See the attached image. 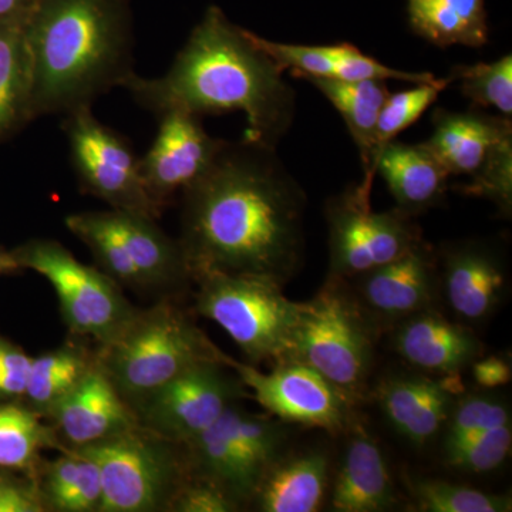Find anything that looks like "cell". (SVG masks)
<instances>
[{
	"label": "cell",
	"mask_w": 512,
	"mask_h": 512,
	"mask_svg": "<svg viewBox=\"0 0 512 512\" xmlns=\"http://www.w3.org/2000/svg\"><path fill=\"white\" fill-rule=\"evenodd\" d=\"M181 204L178 241L191 275L218 271L285 285L301 268L305 192L276 148L225 141Z\"/></svg>",
	"instance_id": "6da1fadb"
},
{
	"label": "cell",
	"mask_w": 512,
	"mask_h": 512,
	"mask_svg": "<svg viewBox=\"0 0 512 512\" xmlns=\"http://www.w3.org/2000/svg\"><path fill=\"white\" fill-rule=\"evenodd\" d=\"M282 74L249 30L210 6L164 76L144 79L134 73L123 87L156 116L174 109L200 117L241 111L247 117L244 138L276 148L291 130L296 110L295 92Z\"/></svg>",
	"instance_id": "7a4b0ae2"
},
{
	"label": "cell",
	"mask_w": 512,
	"mask_h": 512,
	"mask_svg": "<svg viewBox=\"0 0 512 512\" xmlns=\"http://www.w3.org/2000/svg\"><path fill=\"white\" fill-rule=\"evenodd\" d=\"M25 40L33 120L93 106L136 73L130 0H39Z\"/></svg>",
	"instance_id": "3957f363"
},
{
	"label": "cell",
	"mask_w": 512,
	"mask_h": 512,
	"mask_svg": "<svg viewBox=\"0 0 512 512\" xmlns=\"http://www.w3.org/2000/svg\"><path fill=\"white\" fill-rule=\"evenodd\" d=\"M97 366L134 413L154 393L192 367L227 353L174 301L138 309L123 329L94 350Z\"/></svg>",
	"instance_id": "277c9868"
},
{
	"label": "cell",
	"mask_w": 512,
	"mask_h": 512,
	"mask_svg": "<svg viewBox=\"0 0 512 512\" xmlns=\"http://www.w3.org/2000/svg\"><path fill=\"white\" fill-rule=\"evenodd\" d=\"M195 312L217 323L237 343L249 365L291 359L302 302L286 298L284 285L255 275L198 271Z\"/></svg>",
	"instance_id": "5b68a950"
},
{
	"label": "cell",
	"mask_w": 512,
	"mask_h": 512,
	"mask_svg": "<svg viewBox=\"0 0 512 512\" xmlns=\"http://www.w3.org/2000/svg\"><path fill=\"white\" fill-rule=\"evenodd\" d=\"M379 332L349 282L326 278L319 292L302 302L289 360L312 367L360 402L375 365Z\"/></svg>",
	"instance_id": "8992f818"
},
{
	"label": "cell",
	"mask_w": 512,
	"mask_h": 512,
	"mask_svg": "<svg viewBox=\"0 0 512 512\" xmlns=\"http://www.w3.org/2000/svg\"><path fill=\"white\" fill-rule=\"evenodd\" d=\"M79 450L100 468V512H170L190 478L184 444L140 424Z\"/></svg>",
	"instance_id": "52a82bcc"
},
{
	"label": "cell",
	"mask_w": 512,
	"mask_h": 512,
	"mask_svg": "<svg viewBox=\"0 0 512 512\" xmlns=\"http://www.w3.org/2000/svg\"><path fill=\"white\" fill-rule=\"evenodd\" d=\"M285 426L271 414L251 413L234 404L211 427L183 443L190 477L220 488L244 510L266 471L288 450Z\"/></svg>",
	"instance_id": "ba28073f"
},
{
	"label": "cell",
	"mask_w": 512,
	"mask_h": 512,
	"mask_svg": "<svg viewBox=\"0 0 512 512\" xmlns=\"http://www.w3.org/2000/svg\"><path fill=\"white\" fill-rule=\"evenodd\" d=\"M10 252L22 271H35L52 284L72 338L93 339L103 345L137 311L116 281L97 266L77 261L55 239H32Z\"/></svg>",
	"instance_id": "9c48e42d"
},
{
	"label": "cell",
	"mask_w": 512,
	"mask_h": 512,
	"mask_svg": "<svg viewBox=\"0 0 512 512\" xmlns=\"http://www.w3.org/2000/svg\"><path fill=\"white\" fill-rule=\"evenodd\" d=\"M373 180L363 177L326 202L328 278L350 281L400 258L423 241L413 215L397 207L373 210Z\"/></svg>",
	"instance_id": "30bf717a"
},
{
	"label": "cell",
	"mask_w": 512,
	"mask_h": 512,
	"mask_svg": "<svg viewBox=\"0 0 512 512\" xmlns=\"http://www.w3.org/2000/svg\"><path fill=\"white\" fill-rule=\"evenodd\" d=\"M70 161L84 194L107 202L111 210L137 212L158 220L161 212L148 198L140 158L130 141L96 119L92 106L64 114Z\"/></svg>",
	"instance_id": "8fae6325"
},
{
	"label": "cell",
	"mask_w": 512,
	"mask_h": 512,
	"mask_svg": "<svg viewBox=\"0 0 512 512\" xmlns=\"http://www.w3.org/2000/svg\"><path fill=\"white\" fill-rule=\"evenodd\" d=\"M225 362L265 412L286 424L339 434L356 419L359 402L308 365L286 360L264 373L228 355Z\"/></svg>",
	"instance_id": "7c38bea8"
},
{
	"label": "cell",
	"mask_w": 512,
	"mask_h": 512,
	"mask_svg": "<svg viewBox=\"0 0 512 512\" xmlns=\"http://www.w3.org/2000/svg\"><path fill=\"white\" fill-rule=\"evenodd\" d=\"M247 397V387L225 359L212 360L165 384L143 403L136 416L140 426L165 439L185 443Z\"/></svg>",
	"instance_id": "4fadbf2b"
},
{
	"label": "cell",
	"mask_w": 512,
	"mask_h": 512,
	"mask_svg": "<svg viewBox=\"0 0 512 512\" xmlns=\"http://www.w3.org/2000/svg\"><path fill=\"white\" fill-rule=\"evenodd\" d=\"M157 136L140 173L148 198L163 214L175 198L197 183L214 163L225 140L211 137L200 116L184 110H168L157 116Z\"/></svg>",
	"instance_id": "5bb4252c"
},
{
	"label": "cell",
	"mask_w": 512,
	"mask_h": 512,
	"mask_svg": "<svg viewBox=\"0 0 512 512\" xmlns=\"http://www.w3.org/2000/svg\"><path fill=\"white\" fill-rule=\"evenodd\" d=\"M357 301L377 329L437 308L440 302L437 254L421 241L389 264L350 279Z\"/></svg>",
	"instance_id": "9a60e30c"
},
{
	"label": "cell",
	"mask_w": 512,
	"mask_h": 512,
	"mask_svg": "<svg viewBox=\"0 0 512 512\" xmlns=\"http://www.w3.org/2000/svg\"><path fill=\"white\" fill-rule=\"evenodd\" d=\"M440 301L453 318L474 328L487 322L507 296V266L483 242H458L437 252Z\"/></svg>",
	"instance_id": "2e32d148"
},
{
	"label": "cell",
	"mask_w": 512,
	"mask_h": 512,
	"mask_svg": "<svg viewBox=\"0 0 512 512\" xmlns=\"http://www.w3.org/2000/svg\"><path fill=\"white\" fill-rule=\"evenodd\" d=\"M461 376L397 373L377 384L375 396L392 429L414 447L429 444L446 426L460 393Z\"/></svg>",
	"instance_id": "e0dca14e"
},
{
	"label": "cell",
	"mask_w": 512,
	"mask_h": 512,
	"mask_svg": "<svg viewBox=\"0 0 512 512\" xmlns=\"http://www.w3.org/2000/svg\"><path fill=\"white\" fill-rule=\"evenodd\" d=\"M393 348L407 365L426 375L461 376L484 355L474 328L426 309L393 326Z\"/></svg>",
	"instance_id": "ac0fdd59"
},
{
	"label": "cell",
	"mask_w": 512,
	"mask_h": 512,
	"mask_svg": "<svg viewBox=\"0 0 512 512\" xmlns=\"http://www.w3.org/2000/svg\"><path fill=\"white\" fill-rule=\"evenodd\" d=\"M63 450L93 446L138 426L136 413L94 365L82 382L46 414Z\"/></svg>",
	"instance_id": "d6986e66"
},
{
	"label": "cell",
	"mask_w": 512,
	"mask_h": 512,
	"mask_svg": "<svg viewBox=\"0 0 512 512\" xmlns=\"http://www.w3.org/2000/svg\"><path fill=\"white\" fill-rule=\"evenodd\" d=\"M335 478L330 483V510L382 512L399 504L389 464L382 448L355 419Z\"/></svg>",
	"instance_id": "ffe728a7"
},
{
	"label": "cell",
	"mask_w": 512,
	"mask_h": 512,
	"mask_svg": "<svg viewBox=\"0 0 512 512\" xmlns=\"http://www.w3.org/2000/svg\"><path fill=\"white\" fill-rule=\"evenodd\" d=\"M252 42L271 57L282 70H289L296 77L311 76L320 79L357 82V80H399L420 84L436 80L431 73L403 72L367 56L359 47L350 43L340 45H292L266 40L249 32Z\"/></svg>",
	"instance_id": "44dd1931"
},
{
	"label": "cell",
	"mask_w": 512,
	"mask_h": 512,
	"mask_svg": "<svg viewBox=\"0 0 512 512\" xmlns=\"http://www.w3.org/2000/svg\"><path fill=\"white\" fill-rule=\"evenodd\" d=\"M110 215L146 291L175 298V293L192 282L190 264L180 241L168 237L156 218L120 210H110Z\"/></svg>",
	"instance_id": "7402d4cb"
},
{
	"label": "cell",
	"mask_w": 512,
	"mask_h": 512,
	"mask_svg": "<svg viewBox=\"0 0 512 512\" xmlns=\"http://www.w3.org/2000/svg\"><path fill=\"white\" fill-rule=\"evenodd\" d=\"M433 124V134L424 143L448 175L456 177L473 178L483 170L494 151L512 138L511 119L481 111L454 113L437 109Z\"/></svg>",
	"instance_id": "603a6c76"
},
{
	"label": "cell",
	"mask_w": 512,
	"mask_h": 512,
	"mask_svg": "<svg viewBox=\"0 0 512 512\" xmlns=\"http://www.w3.org/2000/svg\"><path fill=\"white\" fill-rule=\"evenodd\" d=\"M332 483V461L325 448L288 450L266 471L249 507L261 512L322 510Z\"/></svg>",
	"instance_id": "cb8c5ba5"
},
{
	"label": "cell",
	"mask_w": 512,
	"mask_h": 512,
	"mask_svg": "<svg viewBox=\"0 0 512 512\" xmlns=\"http://www.w3.org/2000/svg\"><path fill=\"white\" fill-rule=\"evenodd\" d=\"M376 173L386 181L396 207L413 217L446 198L450 175L426 143L390 141L377 156Z\"/></svg>",
	"instance_id": "d4e9b609"
},
{
	"label": "cell",
	"mask_w": 512,
	"mask_h": 512,
	"mask_svg": "<svg viewBox=\"0 0 512 512\" xmlns=\"http://www.w3.org/2000/svg\"><path fill=\"white\" fill-rule=\"evenodd\" d=\"M45 512H100V468L79 448H66L53 460L43 458L35 476Z\"/></svg>",
	"instance_id": "484cf974"
},
{
	"label": "cell",
	"mask_w": 512,
	"mask_h": 512,
	"mask_svg": "<svg viewBox=\"0 0 512 512\" xmlns=\"http://www.w3.org/2000/svg\"><path fill=\"white\" fill-rule=\"evenodd\" d=\"M319 90L339 111L350 136L355 141L362 160L363 177L375 178L376 173V127L380 111L389 87L384 80H357V82H340V80L320 79V77L302 76Z\"/></svg>",
	"instance_id": "4316f807"
},
{
	"label": "cell",
	"mask_w": 512,
	"mask_h": 512,
	"mask_svg": "<svg viewBox=\"0 0 512 512\" xmlns=\"http://www.w3.org/2000/svg\"><path fill=\"white\" fill-rule=\"evenodd\" d=\"M410 28L439 47L480 49L488 43L485 0H407Z\"/></svg>",
	"instance_id": "83f0119b"
},
{
	"label": "cell",
	"mask_w": 512,
	"mask_h": 512,
	"mask_svg": "<svg viewBox=\"0 0 512 512\" xmlns=\"http://www.w3.org/2000/svg\"><path fill=\"white\" fill-rule=\"evenodd\" d=\"M94 365V350L76 338L32 357L28 384L20 402L45 419L46 414L82 382Z\"/></svg>",
	"instance_id": "f1b7e54d"
},
{
	"label": "cell",
	"mask_w": 512,
	"mask_h": 512,
	"mask_svg": "<svg viewBox=\"0 0 512 512\" xmlns=\"http://www.w3.org/2000/svg\"><path fill=\"white\" fill-rule=\"evenodd\" d=\"M25 23H0V146L32 121Z\"/></svg>",
	"instance_id": "f546056e"
},
{
	"label": "cell",
	"mask_w": 512,
	"mask_h": 512,
	"mask_svg": "<svg viewBox=\"0 0 512 512\" xmlns=\"http://www.w3.org/2000/svg\"><path fill=\"white\" fill-rule=\"evenodd\" d=\"M45 450H63L52 426L22 402H0V470L35 480Z\"/></svg>",
	"instance_id": "4dcf8cb0"
},
{
	"label": "cell",
	"mask_w": 512,
	"mask_h": 512,
	"mask_svg": "<svg viewBox=\"0 0 512 512\" xmlns=\"http://www.w3.org/2000/svg\"><path fill=\"white\" fill-rule=\"evenodd\" d=\"M412 510L419 512H510V494H493L437 478L409 481Z\"/></svg>",
	"instance_id": "1f68e13d"
},
{
	"label": "cell",
	"mask_w": 512,
	"mask_h": 512,
	"mask_svg": "<svg viewBox=\"0 0 512 512\" xmlns=\"http://www.w3.org/2000/svg\"><path fill=\"white\" fill-rule=\"evenodd\" d=\"M457 82L461 94L478 109H495L503 117L512 116V56L511 53L491 63L457 66L448 77Z\"/></svg>",
	"instance_id": "d6a6232c"
},
{
	"label": "cell",
	"mask_w": 512,
	"mask_h": 512,
	"mask_svg": "<svg viewBox=\"0 0 512 512\" xmlns=\"http://www.w3.org/2000/svg\"><path fill=\"white\" fill-rule=\"evenodd\" d=\"M451 84L450 79H436L430 83L414 84L413 89L389 94L384 101L376 127V160L380 150L426 113L436 103L440 93Z\"/></svg>",
	"instance_id": "836d02e7"
},
{
	"label": "cell",
	"mask_w": 512,
	"mask_h": 512,
	"mask_svg": "<svg viewBox=\"0 0 512 512\" xmlns=\"http://www.w3.org/2000/svg\"><path fill=\"white\" fill-rule=\"evenodd\" d=\"M511 448L512 429L511 424H507L447 444L443 446V454L447 466L454 470L484 474L503 466Z\"/></svg>",
	"instance_id": "e575fe53"
},
{
	"label": "cell",
	"mask_w": 512,
	"mask_h": 512,
	"mask_svg": "<svg viewBox=\"0 0 512 512\" xmlns=\"http://www.w3.org/2000/svg\"><path fill=\"white\" fill-rule=\"evenodd\" d=\"M511 424L510 407L493 394L457 397L446 423L443 446L454 441Z\"/></svg>",
	"instance_id": "d590c367"
},
{
	"label": "cell",
	"mask_w": 512,
	"mask_h": 512,
	"mask_svg": "<svg viewBox=\"0 0 512 512\" xmlns=\"http://www.w3.org/2000/svg\"><path fill=\"white\" fill-rule=\"evenodd\" d=\"M468 197L493 201L505 217L512 211V138L504 141L480 173L460 187Z\"/></svg>",
	"instance_id": "8d00e7d4"
},
{
	"label": "cell",
	"mask_w": 512,
	"mask_h": 512,
	"mask_svg": "<svg viewBox=\"0 0 512 512\" xmlns=\"http://www.w3.org/2000/svg\"><path fill=\"white\" fill-rule=\"evenodd\" d=\"M29 356L22 346L0 333V402H20L28 384Z\"/></svg>",
	"instance_id": "74e56055"
},
{
	"label": "cell",
	"mask_w": 512,
	"mask_h": 512,
	"mask_svg": "<svg viewBox=\"0 0 512 512\" xmlns=\"http://www.w3.org/2000/svg\"><path fill=\"white\" fill-rule=\"evenodd\" d=\"M241 511L220 488L198 478H188L175 498L170 512H235Z\"/></svg>",
	"instance_id": "f35d334b"
},
{
	"label": "cell",
	"mask_w": 512,
	"mask_h": 512,
	"mask_svg": "<svg viewBox=\"0 0 512 512\" xmlns=\"http://www.w3.org/2000/svg\"><path fill=\"white\" fill-rule=\"evenodd\" d=\"M0 512H45L35 480L0 470Z\"/></svg>",
	"instance_id": "ab89813d"
},
{
	"label": "cell",
	"mask_w": 512,
	"mask_h": 512,
	"mask_svg": "<svg viewBox=\"0 0 512 512\" xmlns=\"http://www.w3.org/2000/svg\"><path fill=\"white\" fill-rule=\"evenodd\" d=\"M473 373L474 382L481 389L490 390L500 389L511 382L512 367L511 360L505 356H481L470 366Z\"/></svg>",
	"instance_id": "60d3db41"
},
{
	"label": "cell",
	"mask_w": 512,
	"mask_h": 512,
	"mask_svg": "<svg viewBox=\"0 0 512 512\" xmlns=\"http://www.w3.org/2000/svg\"><path fill=\"white\" fill-rule=\"evenodd\" d=\"M39 0H0V23H25Z\"/></svg>",
	"instance_id": "b9f144b4"
},
{
	"label": "cell",
	"mask_w": 512,
	"mask_h": 512,
	"mask_svg": "<svg viewBox=\"0 0 512 512\" xmlns=\"http://www.w3.org/2000/svg\"><path fill=\"white\" fill-rule=\"evenodd\" d=\"M22 269L16 264L12 252L0 248V275H13L19 274Z\"/></svg>",
	"instance_id": "7bdbcfd3"
}]
</instances>
